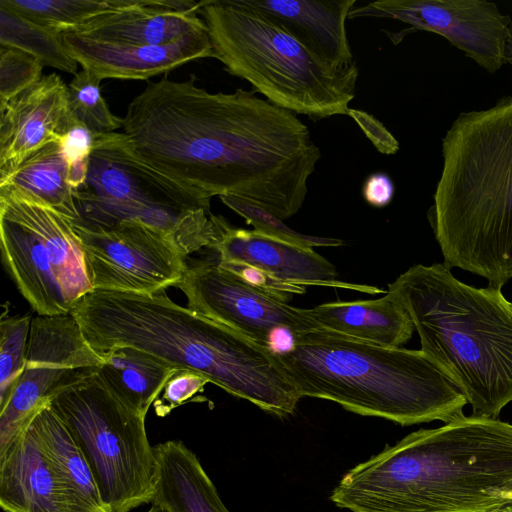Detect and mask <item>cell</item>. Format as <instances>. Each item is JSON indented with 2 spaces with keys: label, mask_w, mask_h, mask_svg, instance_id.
Listing matches in <instances>:
<instances>
[{
  "label": "cell",
  "mask_w": 512,
  "mask_h": 512,
  "mask_svg": "<svg viewBox=\"0 0 512 512\" xmlns=\"http://www.w3.org/2000/svg\"><path fill=\"white\" fill-rule=\"evenodd\" d=\"M73 120L68 86L55 73L0 105V176L61 139Z\"/></svg>",
  "instance_id": "obj_15"
},
{
  "label": "cell",
  "mask_w": 512,
  "mask_h": 512,
  "mask_svg": "<svg viewBox=\"0 0 512 512\" xmlns=\"http://www.w3.org/2000/svg\"><path fill=\"white\" fill-rule=\"evenodd\" d=\"M491 512H512V501Z\"/></svg>",
  "instance_id": "obj_38"
},
{
  "label": "cell",
  "mask_w": 512,
  "mask_h": 512,
  "mask_svg": "<svg viewBox=\"0 0 512 512\" xmlns=\"http://www.w3.org/2000/svg\"><path fill=\"white\" fill-rule=\"evenodd\" d=\"M0 506L4 512H69L33 421L0 450Z\"/></svg>",
  "instance_id": "obj_19"
},
{
  "label": "cell",
  "mask_w": 512,
  "mask_h": 512,
  "mask_svg": "<svg viewBox=\"0 0 512 512\" xmlns=\"http://www.w3.org/2000/svg\"><path fill=\"white\" fill-rule=\"evenodd\" d=\"M117 0H1L0 7L39 25L65 32L114 8Z\"/></svg>",
  "instance_id": "obj_28"
},
{
  "label": "cell",
  "mask_w": 512,
  "mask_h": 512,
  "mask_svg": "<svg viewBox=\"0 0 512 512\" xmlns=\"http://www.w3.org/2000/svg\"><path fill=\"white\" fill-rule=\"evenodd\" d=\"M441 151L428 220L443 263L502 288L512 278V96L461 112Z\"/></svg>",
  "instance_id": "obj_4"
},
{
  "label": "cell",
  "mask_w": 512,
  "mask_h": 512,
  "mask_svg": "<svg viewBox=\"0 0 512 512\" xmlns=\"http://www.w3.org/2000/svg\"><path fill=\"white\" fill-rule=\"evenodd\" d=\"M501 289L465 284L444 263L413 265L388 285L409 313L421 350L474 416L498 418L512 402V301Z\"/></svg>",
  "instance_id": "obj_6"
},
{
  "label": "cell",
  "mask_w": 512,
  "mask_h": 512,
  "mask_svg": "<svg viewBox=\"0 0 512 512\" xmlns=\"http://www.w3.org/2000/svg\"><path fill=\"white\" fill-rule=\"evenodd\" d=\"M307 310L324 329L383 346L401 347L415 330L409 313L388 293L375 300L335 301Z\"/></svg>",
  "instance_id": "obj_23"
},
{
  "label": "cell",
  "mask_w": 512,
  "mask_h": 512,
  "mask_svg": "<svg viewBox=\"0 0 512 512\" xmlns=\"http://www.w3.org/2000/svg\"><path fill=\"white\" fill-rule=\"evenodd\" d=\"M101 79L81 69L68 86V101L72 115L95 135L123 128V118L114 115L100 92Z\"/></svg>",
  "instance_id": "obj_29"
},
{
  "label": "cell",
  "mask_w": 512,
  "mask_h": 512,
  "mask_svg": "<svg viewBox=\"0 0 512 512\" xmlns=\"http://www.w3.org/2000/svg\"><path fill=\"white\" fill-rule=\"evenodd\" d=\"M330 500L352 512H491L512 501V424L463 416L350 469Z\"/></svg>",
  "instance_id": "obj_2"
},
{
  "label": "cell",
  "mask_w": 512,
  "mask_h": 512,
  "mask_svg": "<svg viewBox=\"0 0 512 512\" xmlns=\"http://www.w3.org/2000/svg\"><path fill=\"white\" fill-rule=\"evenodd\" d=\"M32 316H5L0 321V410L11 398L26 364Z\"/></svg>",
  "instance_id": "obj_30"
},
{
  "label": "cell",
  "mask_w": 512,
  "mask_h": 512,
  "mask_svg": "<svg viewBox=\"0 0 512 512\" xmlns=\"http://www.w3.org/2000/svg\"><path fill=\"white\" fill-rule=\"evenodd\" d=\"M0 196L13 204L43 240L57 281L72 309L78 299L93 291L73 222L51 207L15 190L0 188Z\"/></svg>",
  "instance_id": "obj_21"
},
{
  "label": "cell",
  "mask_w": 512,
  "mask_h": 512,
  "mask_svg": "<svg viewBox=\"0 0 512 512\" xmlns=\"http://www.w3.org/2000/svg\"><path fill=\"white\" fill-rule=\"evenodd\" d=\"M70 313L98 353L133 347L174 368L200 373L278 417L293 414L301 399L276 354L175 303L165 291L140 295L93 290Z\"/></svg>",
  "instance_id": "obj_3"
},
{
  "label": "cell",
  "mask_w": 512,
  "mask_h": 512,
  "mask_svg": "<svg viewBox=\"0 0 512 512\" xmlns=\"http://www.w3.org/2000/svg\"><path fill=\"white\" fill-rule=\"evenodd\" d=\"M506 58L507 64H510L512 67V45H510L507 49Z\"/></svg>",
  "instance_id": "obj_39"
},
{
  "label": "cell",
  "mask_w": 512,
  "mask_h": 512,
  "mask_svg": "<svg viewBox=\"0 0 512 512\" xmlns=\"http://www.w3.org/2000/svg\"><path fill=\"white\" fill-rule=\"evenodd\" d=\"M99 354L105 362L98 375L120 402L144 417L177 370L133 347H116Z\"/></svg>",
  "instance_id": "obj_25"
},
{
  "label": "cell",
  "mask_w": 512,
  "mask_h": 512,
  "mask_svg": "<svg viewBox=\"0 0 512 512\" xmlns=\"http://www.w3.org/2000/svg\"><path fill=\"white\" fill-rule=\"evenodd\" d=\"M348 116L356 122L380 153L393 155L398 152V140L376 117L363 110L353 108H349Z\"/></svg>",
  "instance_id": "obj_36"
},
{
  "label": "cell",
  "mask_w": 512,
  "mask_h": 512,
  "mask_svg": "<svg viewBox=\"0 0 512 512\" xmlns=\"http://www.w3.org/2000/svg\"><path fill=\"white\" fill-rule=\"evenodd\" d=\"M187 307L268 348L271 334L286 328L295 334L323 329L305 308H297L244 283L211 259L187 261L175 286Z\"/></svg>",
  "instance_id": "obj_12"
},
{
  "label": "cell",
  "mask_w": 512,
  "mask_h": 512,
  "mask_svg": "<svg viewBox=\"0 0 512 512\" xmlns=\"http://www.w3.org/2000/svg\"><path fill=\"white\" fill-rule=\"evenodd\" d=\"M32 421L63 486L69 512H108L84 455L52 408L46 406Z\"/></svg>",
  "instance_id": "obj_24"
},
{
  "label": "cell",
  "mask_w": 512,
  "mask_h": 512,
  "mask_svg": "<svg viewBox=\"0 0 512 512\" xmlns=\"http://www.w3.org/2000/svg\"><path fill=\"white\" fill-rule=\"evenodd\" d=\"M390 18L443 36L489 73L507 64L512 19L486 0H377L353 7L348 19Z\"/></svg>",
  "instance_id": "obj_13"
},
{
  "label": "cell",
  "mask_w": 512,
  "mask_h": 512,
  "mask_svg": "<svg viewBox=\"0 0 512 512\" xmlns=\"http://www.w3.org/2000/svg\"><path fill=\"white\" fill-rule=\"evenodd\" d=\"M73 226L93 290L150 295L175 287L184 276L187 258L167 238L141 223Z\"/></svg>",
  "instance_id": "obj_11"
},
{
  "label": "cell",
  "mask_w": 512,
  "mask_h": 512,
  "mask_svg": "<svg viewBox=\"0 0 512 512\" xmlns=\"http://www.w3.org/2000/svg\"><path fill=\"white\" fill-rule=\"evenodd\" d=\"M0 45L22 50L36 57L43 66L73 75L78 72V63L67 51L62 32L3 7H0Z\"/></svg>",
  "instance_id": "obj_27"
},
{
  "label": "cell",
  "mask_w": 512,
  "mask_h": 512,
  "mask_svg": "<svg viewBox=\"0 0 512 512\" xmlns=\"http://www.w3.org/2000/svg\"><path fill=\"white\" fill-rule=\"evenodd\" d=\"M0 239L3 263L38 315L70 313L43 240L13 204L0 196Z\"/></svg>",
  "instance_id": "obj_18"
},
{
  "label": "cell",
  "mask_w": 512,
  "mask_h": 512,
  "mask_svg": "<svg viewBox=\"0 0 512 512\" xmlns=\"http://www.w3.org/2000/svg\"><path fill=\"white\" fill-rule=\"evenodd\" d=\"M223 204L243 217L256 232L270 238L304 248L336 247L343 241L336 238L301 234L289 228L282 219L253 203L233 196H220Z\"/></svg>",
  "instance_id": "obj_31"
},
{
  "label": "cell",
  "mask_w": 512,
  "mask_h": 512,
  "mask_svg": "<svg viewBox=\"0 0 512 512\" xmlns=\"http://www.w3.org/2000/svg\"><path fill=\"white\" fill-rule=\"evenodd\" d=\"M104 362L71 313L33 317L24 372L0 410V450L56 396L96 373Z\"/></svg>",
  "instance_id": "obj_10"
},
{
  "label": "cell",
  "mask_w": 512,
  "mask_h": 512,
  "mask_svg": "<svg viewBox=\"0 0 512 512\" xmlns=\"http://www.w3.org/2000/svg\"><path fill=\"white\" fill-rule=\"evenodd\" d=\"M157 461L154 504L166 512H230L199 458L182 441L154 446Z\"/></svg>",
  "instance_id": "obj_22"
},
{
  "label": "cell",
  "mask_w": 512,
  "mask_h": 512,
  "mask_svg": "<svg viewBox=\"0 0 512 512\" xmlns=\"http://www.w3.org/2000/svg\"><path fill=\"white\" fill-rule=\"evenodd\" d=\"M202 1L117 0L114 8L100 13L78 28L81 35L133 45H163L185 35L206 30L199 17Z\"/></svg>",
  "instance_id": "obj_17"
},
{
  "label": "cell",
  "mask_w": 512,
  "mask_h": 512,
  "mask_svg": "<svg viewBox=\"0 0 512 512\" xmlns=\"http://www.w3.org/2000/svg\"><path fill=\"white\" fill-rule=\"evenodd\" d=\"M43 64L34 56L11 46L0 45V105H4L42 76Z\"/></svg>",
  "instance_id": "obj_32"
},
{
  "label": "cell",
  "mask_w": 512,
  "mask_h": 512,
  "mask_svg": "<svg viewBox=\"0 0 512 512\" xmlns=\"http://www.w3.org/2000/svg\"><path fill=\"white\" fill-rule=\"evenodd\" d=\"M86 228L138 222L160 233L187 258L216 237L210 200L147 164L125 133L95 135L86 181L73 190Z\"/></svg>",
  "instance_id": "obj_8"
},
{
  "label": "cell",
  "mask_w": 512,
  "mask_h": 512,
  "mask_svg": "<svg viewBox=\"0 0 512 512\" xmlns=\"http://www.w3.org/2000/svg\"><path fill=\"white\" fill-rule=\"evenodd\" d=\"M509 43L512 44V22L510 24V35H509V40H508Z\"/></svg>",
  "instance_id": "obj_40"
},
{
  "label": "cell",
  "mask_w": 512,
  "mask_h": 512,
  "mask_svg": "<svg viewBox=\"0 0 512 512\" xmlns=\"http://www.w3.org/2000/svg\"><path fill=\"white\" fill-rule=\"evenodd\" d=\"M212 221L216 237L209 248L218 254L219 262L244 263L280 280L305 287L327 286L368 294L384 292L374 286L336 280L334 265L313 248L282 242L255 230L234 227L221 215L212 214Z\"/></svg>",
  "instance_id": "obj_14"
},
{
  "label": "cell",
  "mask_w": 512,
  "mask_h": 512,
  "mask_svg": "<svg viewBox=\"0 0 512 512\" xmlns=\"http://www.w3.org/2000/svg\"><path fill=\"white\" fill-rule=\"evenodd\" d=\"M94 138L95 134L73 116L60 142L68 163V183L73 190L86 181Z\"/></svg>",
  "instance_id": "obj_33"
},
{
  "label": "cell",
  "mask_w": 512,
  "mask_h": 512,
  "mask_svg": "<svg viewBox=\"0 0 512 512\" xmlns=\"http://www.w3.org/2000/svg\"><path fill=\"white\" fill-rule=\"evenodd\" d=\"M302 397L333 401L345 410L402 426L444 424L464 416L467 400L421 349L389 347L327 329L295 334L276 354Z\"/></svg>",
  "instance_id": "obj_5"
},
{
  "label": "cell",
  "mask_w": 512,
  "mask_h": 512,
  "mask_svg": "<svg viewBox=\"0 0 512 512\" xmlns=\"http://www.w3.org/2000/svg\"><path fill=\"white\" fill-rule=\"evenodd\" d=\"M166 77L129 103L123 133L147 164L208 198L233 196L295 215L321 158L296 114L252 90L211 93Z\"/></svg>",
  "instance_id": "obj_1"
},
{
  "label": "cell",
  "mask_w": 512,
  "mask_h": 512,
  "mask_svg": "<svg viewBox=\"0 0 512 512\" xmlns=\"http://www.w3.org/2000/svg\"><path fill=\"white\" fill-rule=\"evenodd\" d=\"M84 455L108 512L152 503L157 461L144 416L130 410L98 375L68 387L49 404Z\"/></svg>",
  "instance_id": "obj_9"
},
{
  "label": "cell",
  "mask_w": 512,
  "mask_h": 512,
  "mask_svg": "<svg viewBox=\"0 0 512 512\" xmlns=\"http://www.w3.org/2000/svg\"><path fill=\"white\" fill-rule=\"evenodd\" d=\"M395 186L390 176L384 172L370 174L364 181L362 195L364 200L375 208H383L390 204Z\"/></svg>",
  "instance_id": "obj_37"
},
{
  "label": "cell",
  "mask_w": 512,
  "mask_h": 512,
  "mask_svg": "<svg viewBox=\"0 0 512 512\" xmlns=\"http://www.w3.org/2000/svg\"><path fill=\"white\" fill-rule=\"evenodd\" d=\"M271 16L294 38L336 69L356 61L348 41L346 20L356 0H245Z\"/></svg>",
  "instance_id": "obj_20"
},
{
  "label": "cell",
  "mask_w": 512,
  "mask_h": 512,
  "mask_svg": "<svg viewBox=\"0 0 512 512\" xmlns=\"http://www.w3.org/2000/svg\"><path fill=\"white\" fill-rule=\"evenodd\" d=\"M209 383L204 375L188 369H177L166 382L153 407L159 417H165L175 408L202 392Z\"/></svg>",
  "instance_id": "obj_34"
},
{
  "label": "cell",
  "mask_w": 512,
  "mask_h": 512,
  "mask_svg": "<svg viewBox=\"0 0 512 512\" xmlns=\"http://www.w3.org/2000/svg\"><path fill=\"white\" fill-rule=\"evenodd\" d=\"M214 58L272 104L313 121L348 115L359 76L357 63H325L268 14L245 0H202Z\"/></svg>",
  "instance_id": "obj_7"
},
{
  "label": "cell",
  "mask_w": 512,
  "mask_h": 512,
  "mask_svg": "<svg viewBox=\"0 0 512 512\" xmlns=\"http://www.w3.org/2000/svg\"><path fill=\"white\" fill-rule=\"evenodd\" d=\"M69 54L101 80L106 78L147 80L166 74L189 61L213 57L208 30L189 33L163 45H133L95 39L68 30L62 32Z\"/></svg>",
  "instance_id": "obj_16"
},
{
  "label": "cell",
  "mask_w": 512,
  "mask_h": 512,
  "mask_svg": "<svg viewBox=\"0 0 512 512\" xmlns=\"http://www.w3.org/2000/svg\"><path fill=\"white\" fill-rule=\"evenodd\" d=\"M0 188L31 197L73 223L79 219L73 189L68 183V163L58 142L37 150L14 170L0 176Z\"/></svg>",
  "instance_id": "obj_26"
},
{
  "label": "cell",
  "mask_w": 512,
  "mask_h": 512,
  "mask_svg": "<svg viewBox=\"0 0 512 512\" xmlns=\"http://www.w3.org/2000/svg\"><path fill=\"white\" fill-rule=\"evenodd\" d=\"M219 266L237 276L244 283L269 295L286 302L295 294H303L306 287L280 280L271 274L253 266L238 262H219Z\"/></svg>",
  "instance_id": "obj_35"
}]
</instances>
